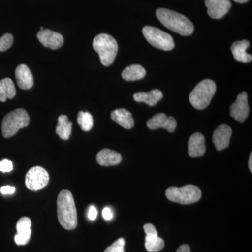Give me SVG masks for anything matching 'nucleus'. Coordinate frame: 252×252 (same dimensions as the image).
Masks as SVG:
<instances>
[{
	"instance_id": "nucleus-1",
	"label": "nucleus",
	"mask_w": 252,
	"mask_h": 252,
	"mask_svg": "<svg viewBox=\"0 0 252 252\" xmlns=\"http://www.w3.org/2000/svg\"><path fill=\"white\" fill-rule=\"evenodd\" d=\"M58 218L63 228L73 230L77 226V213L72 193L63 190L57 199Z\"/></svg>"
},
{
	"instance_id": "nucleus-2",
	"label": "nucleus",
	"mask_w": 252,
	"mask_h": 252,
	"mask_svg": "<svg viewBox=\"0 0 252 252\" xmlns=\"http://www.w3.org/2000/svg\"><path fill=\"white\" fill-rule=\"evenodd\" d=\"M156 15L158 21L165 28L178 33L181 35L189 36L193 32V23L180 13L161 8L157 10Z\"/></svg>"
},
{
	"instance_id": "nucleus-3",
	"label": "nucleus",
	"mask_w": 252,
	"mask_h": 252,
	"mask_svg": "<svg viewBox=\"0 0 252 252\" xmlns=\"http://www.w3.org/2000/svg\"><path fill=\"white\" fill-rule=\"evenodd\" d=\"M93 47L98 54L102 64L106 67H108L114 63L119 49L116 39L104 33L94 37Z\"/></svg>"
},
{
	"instance_id": "nucleus-4",
	"label": "nucleus",
	"mask_w": 252,
	"mask_h": 252,
	"mask_svg": "<svg viewBox=\"0 0 252 252\" xmlns=\"http://www.w3.org/2000/svg\"><path fill=\"white\" fill-rule=\"evenodd\" d=\"M217 91L215 81L205 79L194 88L189 95V100L194 108L202 110L207 108L211 102Z\"/></svg>"
},
{
	"instance_id": "nucleus-5",
	"label": "nucleus",
	"mask_w": 252,
	"mask_h": 252,
	"mask_svg": "<svg viewBox=\"0 0 252 252\" xmlns=\"http://www.w3.org/2000/svg\"><path fill=\"white\" fill-rule=\"evenodd\" d=\"M30 117L25 109H18L5 116L1 124V132L5 138H10L21 128L27 127Z\"/></svg>"
},
{
	"instance_id": "nucleus-6",
	"label": "nucleus",
	"mask_w": 252,
	"mask_h": 252,
	"mask_svg": "<svg viewBox=\"0 0 252 252\" xmlns=\"http://www.w3.org/2000/svg\"><path fill=\"white\" fill-rule=\"evenodd\" d=\"M165 195L169 200L173 203L190 205L199 201L201 198L202 192L198 187L189 185L184 187H171L167 189Z\"/></svg>"
},
{
	"instance_id": "nucleus-7",
	"label": "nucleus",
	"mask_w": 252,
	"mask_h": 252,
	"mask_svg": "<svg viewBox=\"0 0 252 252\" xmlns=\"http://www.w3.org/2000/svg\"><path fill=\"white\" fill-rule=\"evenodd\" d=\"M142 33L149 44L158 49L168 51L175 48V41L171 35L158 28L145 26L142 29Z\"/></svg>"
},
{
	"instance_id": "nucleus-8",
	"label": "nucleus",
	"mask_w": 252,
	"mask_h": 252,
	"mask_svg": "<svg viewBox=\"0 0 252 252\" xmlns=\"http://www.w3.org/2000/svg\"><path fill=\"white\" fill-rule=\"evenodd\" d=\"M49 175L45 169L39 166L32 167L26 176V185L28 189L37 191L49 184Z\"/></svg>"
},
{
	"instance_id": "nucleus-9",
	"label": "nucleus",
	"mask_w": 252,
	"mask_h": 252,
	"mask_svg": "<svg viewBox=\"0 0 252 252\" xmlns=\"http://www.w3.org/2000/svg\"><path fill=\"white\" fill-rule=\"evenodd\" d=\"M230 116L239 122H244L250 113L248 94L243 92L238 94L234 103L230 106Z\"/></svg>"
},
{
	"instance_id": "nucleus-10",
	"label": "nucleus",
	"mask_w": 252,
	"mask_h": 252,
	"mask_svg": "<svg viewBox=\"0 0 252 252\" xmlns=\"http://www.w3.org/2000/svg\"><path fill=\"white\" fill-rule=\"evenodd\" d=\"M147 126L152 130L163 128L168 132H174L177 127V123L175 118L167 117L164 113H159L149 119Z\"/></svg>"
},
{
	"instance_id": "nucleus-11",
	"label": "nucleus",
	"mask_w": 252,
	"mask_h": 252,
	"mask_svg": "<svg viewBox=\"0 0 252 252\" xmlns=\"http://www.w3.org/2000/svg\"><path fill=\"white\" fill-rule=\"evenodd\" d=\"M144 230L146 233L145 248L147 251L157 252L162 250L165 247V242L159 238L155 226L152 223H147L144 225Z\"/></svg>"
},
{
	"instance_id": "nucleus-12",
	"label": "nucleus",
	"mask_w": 252,
	"mask_h": 252,
	"mask_svg": "<svg viewBox=\"0 0 252 252\" xmlns=\"http://www.w3.org/2000/svg\"><path fill=\"white\" fill-rule=\"evenodd\" d=\"M37 39L43 46L49 49L56 50L62 47L64 38L62 34L51 30H42L37 33Z\"/></svg>"
},
{
	"instance_id": "nucleus-13",
	"label": "nucleus",
	"mask_w": 252,
	"mask_h": 252,
	"mask_svg": "<svg viewBox=\"0 0 252 252\" xmlns=\"http://www.w3.org/2000/svg\"><path fill=\"white\" fill-rule=\"evenodd\" d=\"M207 14L213 19L223 18L231 8L230 0H205Z\"/></svg>"
},
{
	"instance_id": "nucleus-14",
	"label": "nucleus",
	"mask_w": 252,
	"mask_h": 252,
	"mask_svg": "<svg viewBox=\"0 0 252 252\" xmlns=\"http://www.w3.org/2000/svg\"><path fill=\"white\" fill-rule=\"evenodd\" d=\"M232 130L227 124H221L215 130L212 137V142L217 150L221 151L229 146Z\"/></svg>"
},
{
	"instance_id": "nucleus-15",
	"label": "nucleus",
	"mask_w": 252,
	"mask_h": 252,
	"mask_svg": "<svg viewBox=\"0 0 252 252\" xmlns=\"http://www.w3.org/2000/svg\"><path fill=\"white\" fill-rule=\"evenodd\" d=\"M31 219L28 217H22L20 219L16 224L17 233L15 235L14 240L17 245H26L29 243L31 237Z\"/></svg>"
},
{
	"instance_id": "nucleus-16",
	"label": "nucleus",
	"mask_w": 252,
	"mask_h": 252,
	"mask_svg": "<svg viewBox=\"0 0 252 252\" xmlns=\"http://www.w3.org/2000/svg\"><path fill=\"white\" fill-rule=\"evenodd\" d=\"M206 152L205 140L203 134L195 132L190 136L188 142V153L191 157H202Z\"/></svg>"
},
{
	"instance_id": "nucleus-17",
	"label": "nucleus",
	"mask_w": 252,
	"mask_h": 252,
	"mask_svg": "<svg viewBox=\"0 0 252 252\" xmlns=\"http://www.w3.org/2000/svg\"><path fill=\"white\" fill-rule=\"evenodd\" d=\"M18 87L23 90L31 89L34 85V79L31 71L26 64L18 65L15 72Z\"/></svg>"
},
{
	"instance_id": "nucleus-18",
	"label": "nucleus",
	"mask_w": 252,
	"mask_h": 252,
	"mask_svg": "<svg viewBox=\"0 0 252 252\" xmlns=\"http://www.w3.org/2000/svg\"><path fill=\"white\" fill-rule=\"evenodd\" d=\"M96 160L102 166H114L119 165L122 161V157L115 151L104 149L97 154Z\"/></svg>"
},
{
	"instance_id": "nucleus-19",
	"label": "nucleus",
	"mask_w": 252,
	"mask_h": 252,
	"mask_svg": "<svg viewBox=\"0 0 252 252\" xmlns=\"http://www.w3.org/2000/svg\"><path fill=\"white\" fill-rule=\"evenodd\" d=\"M250 45V41L245 40V39L243 41H235L234 43H233L230 50H231L234 59L238 62H251L252 56L248 54L246 51Z\"/></svg>"
},
{
	"instance_id": "nucleus-20",
	"label": "nucleus",
	"mask_w": 252,
	"mask_h": 252,
	"mask_svg": "<svg viewBox=\"0 0 252 252\" xmlns=\"http://www.w3.org/2000/svg\"><path fill=\"white\" fill-rule=\"evenodd\" d=\"M111 118L114 122L127 130L132 129L135 125L132 114L126 109H118L113 111L111 113Z\"/></svg>"
},
{
	"instance_id": "nucleus-21",
	"label": "nucleus",
	"mask_w": 252,
	"mask_h": 252,
	"mask_svg": "<svg viewBox=\"0 0 252 252\" xmlns=\"http://www.w3.org/2000/svg\"><path fill=\"white\" fill-rule=\"evenodd\" d=\"M163 97L162 91L154 89L149 92H139L134 94L133 98L137 102H144L151 107L157 105Z\"/></svg>"
},
{
	"instance_id": "nucleus-22",
	"label": "nucleus",
	"mask_w": 252,
	"mask_h": 252,
	"mask_svg": "<svg viewBox=\"0 0 252 252\" xmlns=\"http://www.w3.org/2000/svg\"><path fill=\"white\" fill-rule=\"evenodd\" d=\"M72 123L69 122L66 115H61L58 119V125L56 127V133L60 138L63 140H69L72 134Z\"/></svg>"
},
{
	"instance_id": "nucleus-23",
	"label": "nucleus",
	"mask_w": 252,
	"mask_h": 252,
	"mask_svg": "<svg viewBox=\"0 0 252 252\" xmlns=\"http://www.w3.org/2000/svg\"><path fill=\"white\" fill-rule=\"evenodd\" d=\"M146 75L145 69L140 64H132L123 71L122 78L126 81H137L143 79Z\"/></svg>"
},
{
	"instance_id": "nucleus-24",
	"label": "nucleus",
	"mask_w": 252,
	"mask_h": 252,
	"mask_svg": "<svg viewBox=\"0 0 252 252\" xmlns=\"http://www.w3.org/2000/svg\"><path fill=\"white\" fill-rule=\"evenodd\" d=\"M16 94V88L10 78L0 80V101L6 102L7 99H13Z\"/></svg>"
},
{
	"instance_id": "nucleus-25",
	"label": "nucleus",
	"mask_w": 252,
	"mask_h": 252,
	"mask_svg": "<svg viewBox=\"0 0 252 252\" xmlns=\"http://www.w3.org/2000/svg\"><path fill=\"white\" fill-rule=\"evenodd\" d=\"M77 122L82 130L90 131L94 126V119L89 112H79L78 114Z\"/></svg>"
},
{
	"instance_id": "nucleus-26",
	"label": "nucleus",
	"mask_w": 252,
	"mask_h": 252,
	"mask_svg": "<svg viewBox=\"0 0 252 252\" xmlns=\"http://www.w3.org/2000/svg\"><path fill=\"white\" fill-rule=\"evenodd\" d=\"M14 43V36L9 33H6L0 38V52L7 51Z\"/></svg>"
},
{
	"instance_id": "nucleus-27",
	"label": "nucleus",
	"mask_w": 252,
	"mask_h": 252,
	"mask_svg": "<svg viewBox=\"0 0 252 252\" xmlns=\"http://www.w3.org/2000/svg\"><path fill=\"white\" fill-rule=\"evenodd\" d=\"M125 244V240L124 238L118 239L115 243L106 249L104 252H125L124 251Z\"/></svg>"
},
{
	"instance_id": "nucleus-28",
	"label": "nucleus",
	"mask_w": 252,
	"mask_h": 252,
	"mask_svg": "<svg viewBox=\"0 0 252 252\" xmlns=\"http://www.w3.org/2000/svg\"><path fill=\"white\" fill-rule=\"evenodd\" d=\"M13 163L12 162L10 161L9 160H1L0 162V171L2 172H9L13 170Z\"/></svg>"
},
{
	"instance_id": "nucleus-29",
	"label": "nucleus",
	"mask_w": 252,
	"mask_h": 252,
	"mask_svg": "<svg viewBox=\"0 0 252 252\" xmlns=\"http://www.w3.org/2000/svg\"><path fill=\"white\" fill-rule=\"evenodd\" d=\"M15 190H16V188L14 187H11V186H4L0 189V192L3 195H12L15 193Z\"/></svg>"
},
{
	"instance_id": "nucleus-30",
	"label": "nucleus",
	"mask_w": 252,
	"mask_h": 252,
	"mask_svg": "<svg viewBox=\"0 0 252 252\" xmlns=\"http://www.w3.org/2000/svg\"><path fill=\"white\" fill-rule=\"evenodd\" d=\"M102 217L104 220H112L114 217V214H113L112 210L109 207H104L102 210Z\"/></svg>"
},
{
	"instance_id": "nucleus-31",
	"label": "nucleus",
	"mask_w": 252,
	"mask_h": 252,
	"mask_svg": "<svg viewBox=\"0 0 252 252\" xmlns=\"http://www.w3.org/2000/svg\"><path fill=\"white\" fill-rule=\"evenodd\" d=\"M97 217V210L94 206H91L88 212V217L91 220H95Z\"/></svg>"
},
{
	"instance_id": "nucleus-32",
	"label": "nucleus",
	"mask_w": 252,
	"mask_h": 252,
	"mask_svg": "<svg viewBox=\"0 0 252 252\" xmlns=\"http://www.w3.org/2000/svg\"><path fill=\"white\" fill-rule=\"evenodd\" d=\"M176 252H190V248L188 245H182L177 249Z\"/></svg>"
},
{
	"instance_id": "nucleus-33",
	"label": "nucleus",
	"mask_w": 252,
	"mask_h": 252,
	"mask_svg": "<svg viewBox=\"0 0 252 252\" xmlns=\"http://www.w3.org/2000/svg\"><path fill=\"white\" fill-rule=\"evenodd\" d=\"M249 168L250 172H252V153L250 154V160H249Z\"/></svg>"
},
{
	"instance_id": "nucleus-34",
	"label": "nucleus",
	"mask_w": 252,
	"mask_h": 252,
	"mask_svg": "<svg viewBox=\"0 0 252 252\" xmlns=\"http://www.w3.org/2000/svg\"><path fill=\"white\" fill-rule=\"evenodd\" d=\"M233 1L239 3V4H245V3L248 2L249 0H233Z\"/></svg>"
}]
</instances>
